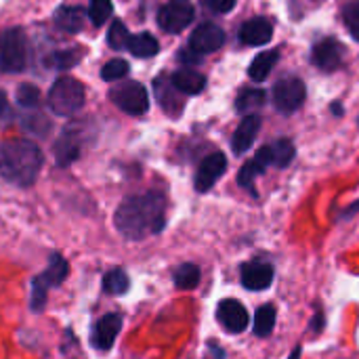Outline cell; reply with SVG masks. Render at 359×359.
I'll return each instance as SVG.
<instances>
[{
	"mask_svg": "<svg viewBox=\"0 0 359 359\" xmlns=\"http://www.w3.org/2000/svg\"><path fill=\"white\" fill-rule=\"evenodd\" d=\"M114 225L120 236L130 242H141L158 236L166 225V196L162 191H145L128 196L114 215Z\"/></svg>",
	"mask_w": 359,
	"mask_h": 359,
	"instance_id": "obj_1",
	"label": "cell"
},
{
	"mask_svg": "<svg viewBox=\"0 0 359 359\" xmlns=\"http://www.w3.org/2000/svg\"><path fill=\"white\" fill-rule=\"evenodd\" d=\"M42 162V149L34 141L8 139L0 145V177L13 185H34L40 175Z\"/></svg>",
	"mask_w": 359,
	"mask_h": 359,
	"instance_id": "obj_2",
	"label": "cell"
},
{
	"mask_svg": "<svg viewBox=\"0 0 359 359\" xmlns=\"http://www.w3.org/2000/svg\"><path fill=\"white\" fill-rule=\"evenodd\" d=\"M67 273H69V263L59 252H53L46 269L32 282V301H29L32 311L40 313L44 309L46 292L55 286H61L67 280Z\"/></svg>",
	"mask_w": 359,
	"mask_h": 359,
	"instance_id": "obj_3",
	"label": "cell"
},
{
	"mask_svg": "<svg viewBox=\"0 0 359 359\" xmlns=\"http://www.w3.org/2000/svg\"><path fill=\"white\" fill-rule=\"evenodd\" d=\"M84 101H86L84 86L72 76L59 78L48 93V105L57 116H74L84 105Z\"/></svg>",
	"mask_w": 359,
	"mask_h": 359,
	"instance_id": "obj_4",
	"label": "cell"
},
{
	"mask_svg": "<svg viewBox=\"0 0 359 359\" xmlns=\"http://www.w3.org/2000/svg\"><path fill=\"white\" fill-rule=\"evenodd\" d=\"M27 65V38L21 29H6L0 36V69L4 74L23 72Z\"/></svg>",
	"mask_w": 359,
	"mask_h": 359,
	"instance_id": "obj_5",
	"label": "cell"
},
{
	"mask_svg": "<svg viewBox=\"0 0 359 359\" xmlns=\"http://www.w3.org/2000/svg\"><path fill=\"white\" fill-rule=\"evenodd\" d=\"M109 97L122 111H126L130 116H143L149 109V95L145 90V86L139 82L120 84V86L111 88Z\"/></svg>",
	"mask_w": 359,
	"mask_h": 359,
	"instance_id": "obj_6",
	"label": "cell"
},
{
	"mask_svg": "<svg viewBox=\"0 0 359 359\" xmlns=\"http://www.w3.org/2000/svg\"><path fill=\"white\" fill-rule=\"evenodd\" d=\"M194 19V6L189 0H168L158 15V23L168 34L183 32Z\"/></svg>",
	"mask_w": 359,
	"mask_h": 359,
	"instance_id": "obj_7",
	"label": "cell"
},
{
	"mask_svg": "<svg viewBox=\"0 0 359 359\" xmlns=\"http://www.w3.org/2000/svg\"><path fill=\"white\" fill-rule=\"evenodd\" d=\"M305 84L299 78H284L276 84L273 88V103L282 114H292L297 111L303 101H305Z\"/></svg>",
	"mask_w": 359,
	"mask_h": 359,
	"instance_id": "obj_8",
	"label": "cell"
},
{
	"mask_svg": "<svg viewBox=\"0 0 359 359\" xmlns=\"http://www.w3.org/2000/svg\"><path fill=\"white\" fill-rule=\"evenodd\" d=\"M225 170H227V158L221 151L206 156L196 172V181H194L196 191H200V194L210 191L215 187V183L225 175Z\"/></svg>",
	"mask_w": 359,
	"mask_h": 359,
	"instance_id": "obj_9",
	"label": "cell"
},
{
	"mask_svg": "<svg viewBox=\"0 0 359 359\" xmlns=\"http://www.w3.org/2000/svg\"><path fill=\"white\" fill-rule=\"evenodd\" d=\"M217 320L229 334H240L248 328V311L236 299H225L217 305Z\"/></svg>",
	"mask_w": 359,
	"mask_h": 359,
	"instance_id": "obj_10",
	"label": "cell"
},
{
	"mask_svg": "<svg viewBox=\"0 0 359 359\" xmlns=\"http://www.w3.org/2000/svg\"><path fill=\"white\" fill-rule=\"evenodd\" d=\"M120 330H122V316L120 313H107V316H103L95 324V328H93V334H90L93 347L99 349V351H109L114 347Z\"/></svg>",
	"mask_w": 359,
	"mask_h": 359,
	"instance_id": "obj_11",
	"label": "cell"
},
{
	"mask_svg": "<svg viewBox=\"0 0 359 359\" xmlns=\"http://www.w3.org/2000/svg\"><path fill=\"white\" fill-rule=\"evenodd\" d=\"M225 42V34L219 25L215 23H202L200 27H196V32L189 38V48L198 55H208L215 53L223 46Z\"/></svg>",
	"mask_w": 359,
	"mask_h": 359,
	"instance_id": "obj_12",
	"label": "cell"
},
{
	"mask_svg": "<svg viewBox=\"0 0 359 359\" xmlns=\"http://www.w3.org/2000/svg\"><path fill=\"white\" fill-rule=\"evenodd\" d=\"M273 265L265 261H250L242 267V286L252 292L267 290L273 284Z\"/></svg>",
	"mask_w": 359,
	"mask_h": 359,
	"instance_id": "obj_13",
	"label": "cell"
},
{
	"mask_svg": "<svg viewBox=\"0 0 359 359\" xmlns=\"http://www.w3.org/2000/svg\"><path fill=\"white\" fill-rule=\"evenodd\" d=\"M269 166H273V164H271V151H269V145H265V147H261V149L257 151V156H255L252 160H248V162L240 168V172H238V185L244 187V189L250 191V194H257V191H255V179H257L259 175H263Z\"/></svg>",
	"mask_w": 359,
	"mask_h": 359,
	"instance_id": "obj_14",
	"label": "cell"
},
{
	"mask_svg": "<svg viewBox=\"0 0 359 359\" xmlns=\"http://www.w3.org/2000/svg\"><path fill=\"white\" fill-rule=\"evenodd\" d=\"M82 151V135L76 130V126H69L63 130V135L55 143V160L59 166H69L78 160Z\"/></svg>",
	"mask_w": 359,
	"mask_h": 359,
	"instance_id": "obj_15",
	"label": "cell"
},
{
	"mask_svg": "<svg viewBox=\"0 0 359 359\" xmlns=\"http://www.w3.org/2000/svg\"><path fill=\"white\" fill-rule=\"evenodd\" d=\"M343 55H345L343 44L339 40H334V38H326V40L318 42L316 48H313V61L322 72L339 69L341 63H343Z\"/></svg>",
	"mask_w": 359,
	"mask_h": 359,
	"instance_id": "obj_16",
	"label": "cell"
},
{
	"mask_svg": "<svg viewBox=\"0 0 359 359\" xmlns=\"http://www.w3.org/2000/svg\"><path fill=\"white\" fill-rule=\"evenodd\" d=\"M259 130H261V116L248 114V116L240 122V126L236 128V133H233V139H231V149H233V154H238V156L246 154V151L252 147V143H255Z\"/></svg>",
	"mask_w": 359,
	"mask_h": 359,
	"instance_id": "obj_17",
	"label": "cell"
},
{
	"mask_svg": "<svg viewBox=\"0 0 359 359\" xmlns=\"http://www.w3.org/2000/svg\"><path fill=\"white\" fill-rule=\"evenodd\" d=\"M240 38L244 44H250V46H263L267 44L271 38H273V27L267 19H250L242 25L240 29Z\"/></svg>",
	"mask_w": 359,
	"mask_h": 359,
	"instance_id": "obj_18",
	"label": "cell"
},
{
	"mask_svg": "<svg viewBox=\"0 0 359 359\" xmlns=\"http://www.w3.org/2000/svg\"><path fill=\"white\" fill-rule=\"evenodd\" d=\"M170 82L175 84V88L183 95H198L204 90L206 86V80L202 74L194 72V69H179L172 74Z\"/></svg>",
	"mask_w": 359,
	"mask_h": 359,
	"instance_id": "obj_19",
	"label": "cell"
},
{
	"mask_svg": "<svg viewBox=\"0 0 359 359\" xmlns=\"http://www.w3.org/2000/svg\"><path fill=\"white\" fill-rule=\"evenodd\" d=\"M156 93H158V99H160V105L164 111H168L172 118H177L183 109V101L177 97V88L172 82H164V80H158L156 82Z\"/></svg>",
	"mask_w": 359,
	"mask_h": 359,
	"instance_id": "obj_20",
	"label": "cell"
},
{
	"mask_svg": "<svg viewBox=\"0 0 359 359\" xmlns=\"http://www.w3.org/2000/svg\"><path fill=\"white\" fill-rule=\"evenodd\" d=\"M278 59H280L278 50H263L261 55H257L252 59V63H250V69H248L250 78L257 80V82H263L271 74V69L278 63Z\"/></svg>",
	"mask_w": 359,
	"mask_h": 359,
	"instance_id": "obj_21",
	"label": "cell"
},
{
	"mask_svg": "<svg viewBox=\"0 0 359 359\" xmlns=\"http://www.w3.org/2000/svg\"><path fill=\"white\" fill-rule=\"evenodd\" d=\"M84 17H86V15H84V8H80V6H65V8H61V11L57 13L55 21H57V25H59L63 32L76 34V32L82 29Z\"/></svg>",
	"mask_w": 359,
	"mask_h": 359,
	"instance_id": "obj_22",
	"label": "cell"
},
{
	"mask_svg": "<svg viewBox=\"0 0 359 359\" xmlns=\"http://www.w3.org/2000/svg\"><path fill=\"white\" fill-rule=\"evenodd\" d=\"M269 151H271V164L278 166V168H286L294 156H297V149H294V143L290 139H278L269 145Z\"/></svg>",
	"mask_w": 359,
	"mask_h": 359,
	"instance_id": "obj_23",
	"label": "cell"
},
{
	"mask_svg": "<svg viewBox=\"0 0 359 359\" xmlns=\"http://www.w3.org/2000/svg\"><path fill=\"white\" fill-rule=\"evenodd\" d=\"M200 267L194 263H183L175 269V286L181 290H194L200 284Z\"/></svg>",
	"mask_w": 359,
	"mask_h": 359,
	"instance_id": "obj_24",
	"label": "cell"
},
{
	"mask_svg": "<svg viewBox=\"0 0 359 359\" xmlns=\"http://www.w3.org/2000/svg\"><path fill=\"white\" fill-rule=\"evenodd\" d=\"M273 328H276V309H273V305L259 307L257 313H255V334L259 339H267V337H271Z\"/></svg>",
	"mask_w": 359,
	"mask_h": 359,
	"instance_id": "obj_25",
	"label": "cell"
},
{
	"mask_svg": "<svg viewBox=\"0 0 359 359\" xmlns=\"http://www.w3.org/2000/svg\"><path fill=\"white\" fill-rule=\"evenodd\" d=\"M158 48H160V44H158V40L151 34H139V36H130V42H128L126 50H130L135 57L143 59V57L156 55Z\"/></svg>",
	"mask_w": 359,
	"mask_h": 359,
	"instance_id": "obj_26",
	"label": "cell"
},
{
	"mask_svg": "<svg viewBox=\"0 0 359 359\" xmlns=\"http://www.w3.org/2000/svg\"><path fill=\"white\" fill-rule=\"evenodd\" d=\"M130 288V280L124 269H111L103 278V290L109 294H124Z\"/></svg>",
	"mask_w": 359,
	"mask_h": 359,
	"instance_id": "obj_27",
	"label": "cell"
},
{
	"mask_svg": "<svg viewBox=\"0 0 359 359\" xmlns=\"http://www.w3.org/2000/svg\"><path fill=\"white\" fill-rule=\"evenodd\" d=\"M82 57V50L80 48H67V50H57L48 57V63L57 69H69L74 67Z\"/></svg>",
	"mask_w": 359,
	"mask_h": 359,
	"instance_id": "obj_28",
	"label": "cell"
},
{
	"mask_svg": "<svg viewBox=\"0 0 359 359\" xmlns=\"http://www.w3.org/2000/svg\"><path fill=\"white\" fill-rule=\"evenodd\" d=\"M107 42H109V46L116 48V50L128 48L130 34H128V29H126V25H124L122 21H114V23H111V27H109V32H107Z\"/></svg>",
	"mask_w": 359,
	"mask_h": 359,
	"instance_id": "obj_29",
	"label": "cell"
},
{
	"mask_svg": "<svg viewBox=\"0 0 359 359\" xmlns=\"http://www.w3.org/2000/svg\"><path fill=\"white\" fill-rule=\"evenodd\" d=\"M263 103H265V93L259 90V88H248V90L240 93L236 107H238V111H250V109H255V107H259Z\"/></svg>",
	"mask_w": 359,
	"mask_h": 359,
	"instance_id": "obj_30",
	"label": "cell"
},
{
	"mask_svg": "<svg viewBox=\"0 0 359 359\" xmlns=\"http://www.w3.org/2000/svg\"><path fill=\"white\" fill-rule=\"evenodd\" d=\"M111 15V0H90L88 17L95 25H103Z\"/></svg>",
	"mask_w": 359,
	"mask_h": 359,
	"instance_id": "obj_31",
	"label": "cell"
},
{
	"mask_svg": "<svg viewBox=\"0 0 359 359\" xmlns=\"http://www.w3.org/2000/svg\"><path fill=\"white\" fill-rule=\"evenodd\" d=\"M128 74V63L124 59H111L103 65L101 69V78L107 80V82H114V80H120Z\"/></svg>",
	"mask_w": 359,
	"mask_h": 359,
	"instance_id": "obj_32",
	"label": "cell"
},
{
	"mask_svg": "<svg viewBox=\"0 0 359 359\" xmlns=\"http://www.w3.org/2000/svg\"><path fill=\"white\" fill-rule=\"evenodd\" d=\"M38 101H40V90H38L36 86H32V84H21V86L17 88V103H19L21 107L32 109V107L38 105Z\"/></svg>",
	"mask_w": 359,
	"mask_h": 359,
	"instance_id": "obj_33",
	"label": "cell"
},
{
	"mask_svg": "<svg viewBox=\"0 0 359 359\" xmlns=\"http://www.w3.org/2000/svg\"><path fill=\"white\" fill-rule=\"evenodd\" d=\"M343 19L349 27V32L359 40V2H351L343 11Z\"/></svg>",
	"mask_w": 359,
	"mask_h": 359,
	"instance_id": "obj_34",
	"label": "cell"
},
{
	"mask_svg": "<svg viewBox=\"0 0 359 359\" xmlns=\"http://www.w3.org/2000/svg\"><path fill=\"white\" fill-rule=\"evenodd\" d=\"M208 6L215 13H229L236 6V0H208Z\"/></svg>",
	"mask_w": 359,
	"mask_h": 359,
	"instance_id": "obj_35",
	"label": "cell"
},
{
	"mask_svg": "<svg viewBox=\"0 0 359 359\" xmlns=\"http://www.w3.org/2000/svg\"><path fill=\"white\" fill-rule=\"evenodd\" d=\"M322 328H324V313H322V311H318V313H316V318H313V322H311V330L318 334V332H322Z\"/></svg>",
	"mask_w": 359,
	"mask_h": 359,
	"instance_id": "obj_36",
	"label": "cell"
},
{
	"mask_svg": "<svg viewBox=\"0 0 359 359\" xmlns=\"http://www.w3.org/2000/svg\"><path fill=\"white\" fill-rule=\"evenodd\" d=\"M6 109H8V103H6V95H4V90L0 88V118H4Z\"/></svg>",
	"mask_w": 359,
	"mask_h": 359,
	"instance_id": "obj_37",
	"label": "cell"
},
{
	"mask_svg": "<svg viewBox=\"0 0 359 359\" xmlns=\"http://www.w3.org/2000/svg\"><path fill=\"white\" fill-rule=\"evenodd\" d=\"M301 351H303L301 347H294V349L290 351V355H288V359H301Z\"/></svg>",
	"mask_w": 359,
	"mask_h": 359,
	"instance_id": "obj_38",
	"label": "cell"
}]
</instances>
